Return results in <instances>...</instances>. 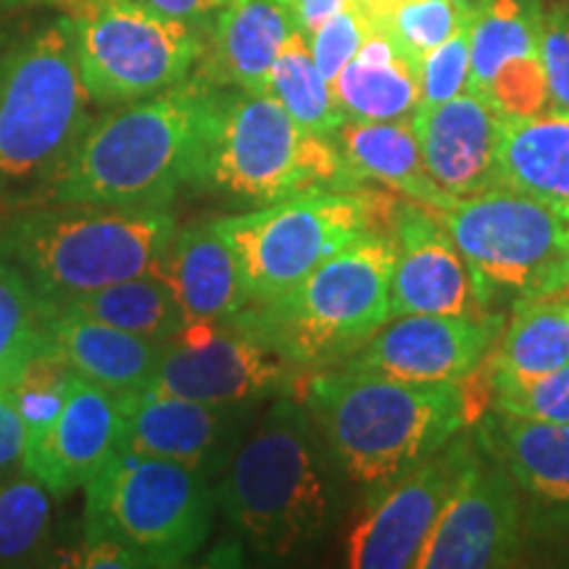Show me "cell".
<instances>
[{
	"label": "cell",
	"mask_w": 569,
	"mask_h": 569,
	"mask_svg": "<svg viewBox=\"0 0 569 569\" xmlns=\"http://www.w3.org/2000/svg\"><path fill=\"white\" fill-rule=\"evenodd\" d=\"M372 27L361 17L353 6H343L338 13H332L325 24H319L315 32L309 34V48L315 56L317 69L322 71L325 80L332 82L340 74V69L359 53V48L365 46Z\"/></svg>",
	"instance_id": "37"
},
{
	"label": "cell",
	"mask_w": 569,
	"mask_h": 569,
	"mask_svg": "<svg viewBox=\"0 0 569 569\" xmlns=\"http://www.w3.org/2000/svg\"><path fill=\"white\" fill-rule=\"evenodd\" d=\"M496 411L569 425V365L519 382H493Z\"/></svg>",
	"instance_id": "34"
},
{
	"label": "cell",
	"mask_w": 569,
	"mask_h": 569,
	"mask_svg": "<svg viewBox=\"0 0 569 569\" xmlns=\"http://www.w3.org/2000/svg\"><path fill=\"white\" fill-rule=\"evenodd\" d=\"M74 30L77 59L92 103L140 101L193 77L206 30L142 0H59Z\"/></svg>",
	"instance_id": "9"
},
{
	"label": "cell",
	"mask_w": 569,
	"mask_h": 569,
	"mask_svg": "<svg viewBox=\"0 0 569 569\" xmlns=\"http://www.w3.org/2000/svg\"><path fill=\"white\" fill-rule=\"evenodd\" d=\"M217 496L196 469L122 451L84 486V543H109L138 567H177L211 532Z\"/></svg>",
	"instance_id": "8"
},
{
	"label": "cell",
	"mask_w": 569,
	"mask_h": 569,
	"mask_svg": "<svg viewBox=\"0 0 569 569\" xmlns=\"http://www.w3.org/2000/svg\"><path fill=\"white\" fill-rule=\"evenodd\" d=\"M469 9L472 6H461L457 0H398L377 21L375 32L388 34L403 53L419 63L467 24Z\"/></svg>",
	"instance_id": "33"
},
{
	"label": "cell",
	"mask_w": 569,
	"mask_h": 569,
	"mask_svg": "<svg viewBox=\"0 0 569 569\" xmlns=\"http://www.w3.org/2000/svg\"><path fill=\"white\" fill-rule=\"evenodd\" d=\"M565 288H569V246H567L565 256H561L557 272H553V277H551L549 290H546V296H551L553 290H565Z\"/></svg>",
	"instance_id": "42"
},
{
	"label": "cell",
	"mask_w": 569,
	"mask_h": 569,
	"mask_svg": "<svg viewBox=\"0 0 569 569\" xmlns=\"http://www.w3.org/2000/svg\"><path fill=\"white\" fill-rule=\"evenodd\" d=\"M353 180H375L409 201L440 211L453 201L427 174L411 119L401 122H346L332 134Z\"/></svg>",
	"instance_id": "24"
},
{
	"label": "cell",
	"mask_w": 569,
	"mask_h": 569,
	"mask_svg": "<svg viewBox=\"0 0 569 569\" xmlns=\"http://www.w3.org/2000/svg\"><path fill=\"white\" fill-rule=\"evenodd\" d=\"M51 303L0 259V388H13L51 353Z\"/></svg>",
	"instance_id": "30"
},
{
	"label": "cell",
	"mask_w": 569,
	"mask_h": 569,
	"mask_svg": "<svg viewBox=\"0 0 569 569\" xmlns=\"http://www.w3.org/2000/svg\"><path fill=\"white\" fill-rule=\"evenodd\" d=\"M32 3H59V0H0V9H19V6Z\"/></svg>",
	"instance_id": "43"
},
{
	"label": "cell",
	"mask_w": 569,
	"mask_h": 569,
	"mask_svg": "<svg viewBox=\"0 0 569 569\" xmlns=\"http://www.w3.org/2000/svg\"><path fill=\"white\" fill-rule=\"evenodd\" d=\"M353 182L336 140L306 132L267 92L217 84L196 184L267 206Z\"/></svg>",
	"instance_id": "6"
},
{
	"label": "cell",
	"mask_w": 569,
	"mask_h": 569,
	"mask_svg": "<svg viewBox=\"0 0 569 569\" xmlns=\"http://www.w3.org/2000/svg\"><path fill=\"white\" fill-rule=\"evenodd\" d=\"M496 180L569 222V117L543 111L503 119Z\"/></svg>",
	"instance_id": "23"
},
{
	"label": "cell",
	"mask_w": 569,
	"mask_h": 569,
	"mask_svg": "<svg viewBox=\"0 0 569 569\" xmlns=\"http://www.w3.org/2000/svg\"><path fill=\"white\" fill-rule=\"evenodd\" d=\"M393 267L396 240L369 230L293 290L238 317L290 365L327 367L353 356L388 322Z\"/></svg>",
	"instance_id": "7"
},
{
	"label": "cell",
	"mask_w": 569,
	"mask_h": 569,
	"mask_svg": "<svg viewBox=\"0 0 569 569\" xmlns=\"http://www.w3.org/2000/svg\"><path fill=\"white\" fill-rule=\"evenodd\" d=\"M346 6V0H293V9L301 24V32L309 38L319 24H325L332 13H338Z\"/></svg>",
	"instance_id": "41"
},
{
	"label": "cell",
	"mask_w": 569,
	"mask_h": 569,
	"mask_svg": "<svg viewBox=\"0 0 569 569\" xmlns=\"http://www.w3.org/2000/svg\"><path fill=\"white\" fill-rule=\"evenodd\" d=\"M51 306L132 332V336L161 340V343L184 327V317L172 290L156 274H140L103 284V288L63 298Z\"/></svg>",
	"instance_id": "29"
},
{
	"label": "cell",
	"mask_w": 569,
	"mask_h": 569,
	"mask_svg": "<svg viewBox=\"0 0 569 569\" xmlns=\"http://www.w3.org/2000/svg\"><path fill=\"white\" fill-rule=\"evenodd\" d=\"M238 253L251 306L274 301L330 256L375 230L372 201L348 190H311L219 219Z\"/></svg>",
	"instance_id": "10"
},
{
	"label": "cell",
	"mask_w": 569,
	"mask_h": 569,
	"mask_svg": "<svg viewBox=\"0 0 569 569\" xmlns=\"http://www.w3.org/2000/svg\"><path fill=\"white\" fill-rule=\"evenodd\" d=\"M217 84L193 74L177 88L113 106L63 161L46 196L61 203L163 209L198 182Z\"/></svg>",
	"instance_id": "1"
},
{
	"label": "cell",
	"mask_w": 569,
	"mask_h": 569,
	"mask_svg": "<svg viewBox=\"0 0 569 569\" xmlns=\"http://www.w3.org/2000/svg\"><path fill=\"white\" fill-rule=\"evenodd\" d=\"M457 3H461V6H475V3H478V0H457Z\"/></svg>",
	"instance_id": "44"
},
{
	"label": "cell",
	"mask_w": 569,
	"mask_h": 569,
	"mask_svg": "<svg viewBox=\"0 0 569 569\" xmlns=\"http://www.w3.org/2000/svg\"><path fill=\"white\" fill-rule=\"evenodd\" d=\"M30 422L17 386L0 388V475L24 467Z\"/></svg>",
	"instance_id": "39"
},
{
	"label": "cell",
	"mask_w": 569,
	"mask_h": 569,
	"mask_svg": "<svg viewBox=\"0 0 569 569\" xmlns=\"http://www.w3.org/2000/svg\"><path fill=\"white\" fill-rule=\"evenodd\" d=\"M90 92L67 13L0 48V188L40 190L88 130Z\"/></svg>",
	"instance_id": "5"
},
{
	"label": "cell",
	"mask_w": 569,
	"mask_h": 569,
	"mask_svg": "<svg viewBox=\"0 0 569 569\" xmlns=\"http://www.w3.org/2000/svg\"><path fill=\"white\" fill-rule=\"evenodd\" d=\"M153 274L169 284L184 325L222 322L251 306L238 253L219 219L177 227Z\"/></svg>",
	"instance_id": "21"
},
{
	"label": "cell",
	"mask_w": 569,
	"mask_h": 569,
	"mask_svg": "<svg viewBox=\"0 0 569 569\" xmlns=\"http://www.w3.org/2000/svg\"><path fill=\"white\" fill-rule=\"evenodd\" d=\"M482 98H488L503 119L549 111V88H546L540 53L509 61L493 77Z\"/></svg>",
	"instance_id": "35"
},
{
	"label": "cell",
	"mask_w": 569,
	"mask_h": 569,
	"mask_svg": "<svg viewBox=\"0 0 569 569\" xmlns=\"http://www.w3.org/2000/svg\"><path fill=\"white\" fill-rule=\"evenodd\" d=\"M482 440L519 490L569 507V425L496 411L482 427Z\"/></svg>",
	"instance_id": "26"
},
{
	"label": "cell",
	"mask_w": 569,
	"mask_h": 569,
	"mask_svg": "<svg viewBox=\"0 0 569 569\" xmlns=\"http://www.w3.org/2000/svg\"><path fill=\"white\" fill-rule=\"evenodd\" d=\"M51 353L69 372L111 393H142L151 388L163 343L117 330L74 311L53 309Z\"/></svg>",
	"instance_id": "22"
},
{
	"label": "cell",
	"mask_w": 569,
	"mask_h": 569,
	"mask_svg": "<svg viewBox=\"0 0 569 569\" xmlns=\"http://www.w3.org/2000/svg\"><path fill=\"white\" fill-rule=\"evenodd\" d=\"M303 403L332 461L359 486H390L469 422L461 382H407L351 367L317 375Z\"/></svg>",
	"instance_id": "3"
},
{
	"label": "cell",
	"mask_w": 569,
	"mask_h": 569,
	"mask_svg": "<svg viewBox=\"0 0 569 569\" xmlns=\"http://www.w3.org/2000/svg\"><path fill=\"white\" fill-rule=\"evenodd\" d=\"M501 317H390L346 367L407 382H461L478 369L501 332Z\"/></svg>",
	"instance_id": "16"
},
{
	"label": "cell",
	"mask_w": 569,
	"mask_h": 569,
	"mask_svg": "<svg viewBox=\"0 0 569 569\" xmlns=\"http://www.w3.org/2000/svg\"><path fill=\"white\" fill-rule=\"evenodd\" d=\"M472 459L465 443L451 440L422 465L390 482L386 493L369 503L348 532V567H417L427 538L436 530Z\"/></svg>",
	"instance_id": "13"
},
{
	"label": "cell",
	"mask_w": 569,
	"mask_h": 569,
	"mask_svg": "<svg viewBox=\"0 0 569 569\" xmlns=\"http://www.w3.org/2000/svg\"><path fill=\"white\" fill-rule=\"evenodd\" d=\"M517 482L501 465L478 459L467 467L457 493L419 553V569L507 567L522 546Z\"/></svg>",
	"instance_id": "15"
},
{
	"label": "cell",
	"mask_w": 569,
	"mask_h": 569,
	"mask_svg": "<svg viewBox=\"0 0 569 569\" xmlns=\"http://www.w3.org/2000/svg\"><path fill=\"white\" fill-rule=\"evenodd\" d=\"M427 174L451 198L496 188V159L503 117L488 98L465 90L451 101L417 109L411 117Z\"/></svg>",
	"instance_id": "19"
},
{
	"label": "cell",
	"mask_w": 569,
	"mask_h": 569,
	"mask_svg": "<svg viewBox=\"0 0 569 569\" xmlns=\"http://www.w3.org/2000/svg\"><path fill=\"white\" fill-rule=\"evenodd\" d=\"M540 0H478L469 9V90L482 92L509 61L540 53Z\"/></svg>",
	"instance_id": "27"
},
{
	"label": "cell",
	"mask_w": 569,
	"mask_h": 569,
	"mask_svg": "<svg viewBox=\"0 0 569 569\" xmlns=\"http://www.w3.org/2000/svg\"><path fill=\"white\" fill-rule=\"evenodd\" d=\"M264 92L272 96L288 111V117L298 127H303L306 132L332 138L346 124V113L338 106L332 84L317 69L303 32H296L293 38L284 42Z\"/></svg>",
	"instance_id": "31"
},
{
	"label": "cell",
	"mask_w": 569,
	"mask_h": 569,
	"mask_svg": "<svg viewBox=\"0 0 569 569\" xmlns=\"http://www.w3.org/2000/svg\"><path fill=\"white\" fill-rule=\"evenodd\" d=\"M53 493L19 467L0 475V565H27L51 543Z\"/></svg>",
	"instance_id": "32"
},
{
	"label": "cell",
	"mask_w": 569,
	"mask_h": 569,
	"mask_svg": "<svg viewBox=\"0 0 569 569\" xmlns=\"http://www.w3.org/2000/svg\"><path fill=\"white\" fill-rule=\"evenodd\" d=\"M142 3L153 6L156 11L167 13V17L190 21V24L209 30L211 19L217 17V11L224 9L230 0H142Z\"/></svg>",
	"instance_id": "40"
},
{
	"label": "cell",
	"mask_w": 569,
	"mask_h": 569,
	"mask_svg": "<svg viewBox=\"0 0 569 569\" xmlns=\"http://www.w3.org/2000/svg\"><path fill=\"white\" fill-rule=\"evenodd\" d=\"M122 396V451L190 467L203 478L222 475L238 448L240 415L251 407H219L169 393Z\"/></svg>",
	"instance_id": "17"
},
{
	"label": "cell",
	"mask_w": 569,
	"mask_h": 569,
	"mask_svg": "<svg viewBox=\"0 0 569 569\" xmlns=\"http://www.w3.org/2000/svg\"><path fill=\"white\" fill-rule=\"evenodd\" d=\"M540 63L549 88V111L569 117V9L565 6L546 11Z\"/></svg>",
	"instance_id": "38"
},
{
	"label": "cell",
	"mask_w": 569,
	"mask_h": 569,
	"mask_svg": "<svg viewBox=\"0 0 569 569\" xmlns=\"http://www.w3.org/2000/svg\"><path fill=\"white\" fill-rule=\"evenodd\" d=\"M177 232L163 209L103 203L38 206L0 230V259L17 267L48 303L103 284L153 274Z\"/></svg>",
	"instance_id": "4"
},
{
	"label": "cell",
	"mask_w": 569,
	"mask_h": 569,
	"mask_svg": "<svg viewBox=\"0 0 569 569\" xmlns=\"http://www.w3.org/2000/svg\"><path fill=\"white\" fill-rule=\"evenodd\" d=\"M469 90V19L419 61V109L451 101Z\"/></svg>",
	"instance_id": "36"
},
{
	"label": "cell",
	"mask_w": 569,
	"mask_h": 569,
	"mask_svg": "<svg viewBox=\"0 0 569 569\" xmlns=\"http://www.w3.org/2000/svg\"><path fill=\"white\" fill-rule=\"evenodd\" d=\"M332 465L309 407L280 396L219 475L217 507L256 553L296 557L317 546L336 517Z\"/></svg>",
	"instance_id": "2"
},
{
	"label": "cell",
	"mask_w": 569,
	"mask_h": 569,
	"mask_svg": "<svg viewBox=\"0 0 569 569\" xmlns=\"http://www.w3.org/2000/svg\"><path fill=\"white\" fill-rule=\"evenodd\" d=\"M296 365L256 336L240 317L184 325L163 340L151 393L219 407H253L290 382Z\"/></svg>",
	"instance_id": "12"
},
{
	"label": "cell",
	"mask_w": 569,
	"mask_h": 569,
	"mask_svg": "<svg viewBox=\"0 0 569 569\" xmlns=\"http://www.w3.org/2000/svg\"><path fill=\"white\" fill-rule=\"evenodd\" d=\"M346 122H401L419 109V63L372 32L330 82Z\"/></svg>",
	"instance_id": "25"
},
{
	"label": "cell",
	"mask_w": 569,
	"mask_h": 569,
	"mask_svg": "<svg viewBox=\"0 0 569 569\" xmlns=\"http://www.w3.org/2000/svg\"><path fill=\"white\" fill-rule=\"evenodd\" d=\"M393 240L390 317L472 315L480 293L436 211L419 203L401 206Z\"/></svg>",
	"instance_id": "18"
},
{
	"label": "cell",
	"mask_w": 569,
	"mask_h": 569,
	"mask_svg": "<svg viewBox=\"0 0 569 569\" xmlns=\"http://www.w3.org/2000/svg\"><path fill=\"white\" fill-rule=\"evenodd\" d=\"M436 213L472 272L480 301L488 288L546 296L569 246V222L557 211L496 184L453 198Z\"/></svg>",
	"instance_id": "11"
},
{
	"label": "cell",
	"mask_w": 569,
	"mask_h": 569,
	"mask_svg": "<svg viewBox=\"0 0 569 569\" xmlns=\"http://www.w3.org/2000/svg\"><path fill=\"white\" fill-rule=\"evenodd\" d=\"M569 365V301L528 296L509 319L496 353L493 382H519Z\"/></svg>",
	"instance_id": "28"
},
{
	"label": "cell",
	"mask_w": 569,
	"mask_h": 569,
	"mask_svg": "<svg viewBox=\"0 0 569 569\" xmlns=\"http://www.w3.org/2000/svg\"><path fill=\"white\" fill-rule=\"evenodd\" d=\"M301 32L293 0H230L211 19L193 74L222 88L264 92L284 42Z\"/></svg>",
	"instance_id": "20"
},
{
	"label": "cell",
	"mask_w": 569,
	"mask_h": 569,
	"mask_svg": "<svg viewBox=\"0 0 569 569\" xmlns=\"http://www.w3.org/2000/svg\"><path fill=\"white\" fill-rule=\"evenodd\" d=\"M122 396L69 372L61 401L32 425L24 469L53 496L84 488L122 448Z\"/></svg>",
	"instance_id": "14"
}]
</instances>
